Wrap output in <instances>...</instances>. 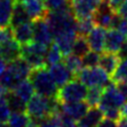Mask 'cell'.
Returning a JSON list of instances; mask_svg holds the SVG:
<instances>
[{
	"label": "cell",
	"instance_id": "cell-1",
	"mask_svg": "<svg viewBox=\"0 0 127 127\" xmlns=\"http://www.w3.org/2000/svg\"><path fill=\"white\" fill-rule=\"evenodd\" d=\"M59 107L60 102L57 98L42 96L39 94H34V96L26 102V112L32 119L38 122L56 112Z\"/></svg>",
	"mask_w": 127,
	"mask_h": 127
},
{
	"label": "cell",
	"instance_id": "cell-2",
	"mask_svg": "<svg viewBox=\"0 0 127 127\" xmlns=\"http://www.w3.org/2000/svg\"><path fill=\"white\" fill-rule=\"evenodd\" d=\"M32 69L33 68L26 62L25 59L19 57L14 61L7 63L6 69L0 76V82L6 88L13 90L20 81L29 78Z\"/></svg>",
	"mask_w": 127,
	"mask_h": 127
},
{
	"label": "cell",
	"instance_id": "cell-3",
	"mask_svg": "<svg viewBox=\"0 0 127 127\" xmlns=\"http://www.w3.org/2000/svg\"><path fill=\"white\" fill-rule=\"evenodd\" d=\"M29 79L34 86L36 94L51 98H57L59 90L58 85L54 81L49 70L46 69V66L32 69Z\"/></svg>",
	"mask_w": 127,
	"mask_h": 127
},
{
	"label": "cell",
	"instance_id": "cell-4",
	"mask_svg": "<svg viewBox=\"0 0 127 127\" xmlns=\"http://www.w3.org/2000/svg\"><path fill=\"white\" fill-rule=\"evenodd\" d=\"M87 86L76 78L70 80L58 90L57 99L60 103L84 101L87 95Z\"/></svg>",
	"mask_w": 127,
	"mask_h": 127
},
{
	"label": "cell",
	"instance_id": "cell-5",
	"mask_svg": "<svg viewBox=\"0 0 127 127\" xmlns=\"http://www.w3.org/2000/svg\"><path fill=\"white\" fill-rule=\"evenodd\" d=\"M126 101L127 100L121 93L117 83L111 81L106 87H104L98 106L103 112H105L109 109H121Z\"/></svg>",
	"mask_w": 127,
	"mask_h": 127
},
{
	"label": "cell",
	"instance_id": "cell-6",
	"mask_svg": "<svg viewBox=\"0 0 127 127\" xmlns=\"http://www.w3.org/2000/svg\"><path fill=\"white\" fill-rule=\"evenodd\" d=\"M76 78H78L87 87H93V86L106 87L111 82L109 75L101 66L100 67H97V66L83 67L78 72Z\"/></svg>",
	"mask_w": 127,
	"mask_h": 127
},
{
	"label": "cell",
	"instance_id": "cell-7",
	"mask_svg": "<svg viewBox=\"0 0 127 127\" xmlns=\"http://www.w3.org/2000/svg\"><path fill=\"white\" fill-rule=\"evenodd\" d=\"M93 18L96 25L104 29H117L122 17L108 4L106 0H103L93 15Z\"/></svg>",
	"mask_w": 127,
	"mask_h": 127
},
{
	"label": "cell",
	"instance_id": "cell-8",
	"mask_svg": "<svg viewBox=\"0 0 127 127\" xmlns=\"http://www.w3.org/2000/svg\"><path fill=\"white\" fill-rule=\"evenodd\" d=\"M103 0H69L70 8L77 19L93 17Z\"/></svg>",
	"mask_w": 127,
	"mask_h": 127
},
{
	"label": "cell",
	"instance_id": "cell-9",
	"mask_svg": "<svg viewBox=\"0 0 127 127\" xmlns=\"http://www.w3.org/2000/svg\"><path fill=\"white\" fill-rule=\"evenodd\" d=\"M33 28H34V40L33 41L47 45V46H49L53 43L54 33L45 18H40V19L34 20Z\"/></svg>",
	"mask_w": 127,
	"mask_h": 127
},
{
	"label": "cell",
	"instance_id": "cell-10",
	"mask_svg": "<svg viewBox=\"0 0 127 127\" xmlns=\"http://www.w3.org/2000/svg\"><path fill=\"white\" fill-rule=\"evenodd\" d=\"M48 70L51 72L54 81L58 85V87H62L63 85H65L70 80L75 79L76 77L68 67L64 64V62H58L56 64L48 66Z\"/></svg>",
	"mask_w": 127,
	"mask_h": 127
},
{
	"label": "cell",
	"instance_id": "cell-11",
	"mask_svg": "<svg viewBox=\"0 0 127 127\" xmlns=\"http://www.w3.org/2000/svg\"><path fill=\"white\" fill-rule=\"evenodd\" d=\"M105 36H106V29L99 25L95 26L89 32V34L86 36L90 49L98 53L104 52V48H105Z\"/></svg>",
	"mask_w": 127,
	"mask_h": 127
},
{
	"label": "cell",
	"instance_id": "cell-12",
	"mask_svg": "<svg viewBox=\"0 0 127 127\" xmlns=\"http://www.w3.org/2000/svg\"><path fill=\"white\" fill-rule=\"evenodd\" d=\"M0 56L6 63L14 61L15 59L21 57V44L15 38H11L2 42L0 45Z\"/></svg>",
	"mask_w": 127,
	"mask_h": 127
},
{
	"label": "cell",
	"instance_id": "cell-13",
	"mask_svg": "<svg viewBox=\"0 0 127 127\" xmlns=\"http://www.w3.org/2000/svg\"><path fill=\"white\" fill-rule=\"evenodd\" d=\"M126 37L121 33L119 30L116 29H108L106 31V36H105V52H110V53H117L120 51L121 46L125 42Z\"/></svg>",
	"mask_w": 127,
	"mask_h": 127
},
{
	"label": "cell",
	"instance_id": "cell-14",
	"mask_svg": "<svg viewBox=\"0 0 127 127\" xmlns=\"http://www.w3.org/2000/svg\"><path fill=\"white\" fill-rule=\"evenodd\" d=\"M90 106L87 103L83 101L79 102H71V103H60V109L71 117L72 119H75L76 121H79L81 118H83L86 112L88 111Z\"/></svg>",
	"mask_w": 127,
	"mask_h": 127
},
{
	"label": "cell",
	"instance_id": "cell-15",
	"mask_svg": "<svg viewBox=\"0 0 127 127\" xmlns=\"http://www.w3.org/2000/svg\"><path fill=\"white\" fill-rule=\"evenodd\" d=\"M32 21L44 18L48 10L42 0H20Z\"/></svg>",
	"mask_w": 127,
	"mask_h": 127
},
{
	"label": "cell",
	"instance_id": "cell-16",
	"mask_svg": "<svg viewBox=\"0 0 127 127\" xmlns=\"http://www.w3.org/2000/svg\"><path fill=\"white\" fill-rule=\"evenodd\" d=\"M13 35H14V38L21 45L32 42L34 40L33 21L24 22V23H21L13 28Z\"/></svg>",
	"mask_w": 127,
	"mask_h": 127
},
{
	"label": "cell",
	"instance_id": "cell-17",
	"mask_svg": "<svg viewBox=\"0 0 127 127\" xmlns=\"http://www.w3.org/2000/svg\"><path fill=\"white\" fill-rule=\"evenodd\" d=\"M77 36H78L77 32H65V33L58 34L54 37V42L58 45L64 57L71 54L72 45H74Z\"/></svg>",
	"mask_w": 127,
	"mask_h": 127
},
{
	"label": "cell",
	"instance_id": "cell-18",
	"mask_svg": "<svg viewBox=\"0 0 127 127\" xmlns=\"http://www.w3.org/2000/svg\"><path fill=\"white\" fill-rule=\"evenodd\" d=\"M104 113L100 108L90 107L86 115L81 118L77 123V127H97L98 124L103 120Z\"/></svg>",
	"mask_w": 127,
	"mask_h": 127
},
{
	"label": "cell",
	"instance_id": "cell-19",
	"mask_svg": "<svg viewBox=\"0 0 127 127\" xmlns=\"http://www.w3.org/2000/svg\"><path fill=\"white\" fill-rule=\"evenodd\" d=\"M120 60L121 59L118 56L117 53H110V52L104 51V53L100 57L99 65L109 76H112V74L116 71L118 65H119Z\"/></svg>",
	"mask_w": 127,
	"mask_h": 127
},
{
	"label": "cell",
	"instance_id": "cell-20",
	"mask_svg": "<svg viewBox=\"0 0 127 127\" xmlns=\"http://www.w3.org/2000/svg\"><path fill=\"white\" fill-rule=\"evenodd\" d=\"M15 0H0V29L11 25V19Z\"/></svg>",
	"mask_w": 127,
	"mask_h": 127
},
{
	"label": "cell",
	"instance_id": "cell-21",
	"mask_svg": "<svg viewBox=\"0 0 127 127\" xmlns=\"http://www.w3.org/2000/svg\"><path fill=\"white\" fill-rule=\"evenodd\" d=\"M32 21L31 18L25 11L23 4L21 3L20 0H15L14 8H13V14H12V19H11V28H15V26L19 25L24 22Z\"/></svg>",
	"mask_w": 127,
	"mask_h": 127
},
{
	"label": "cell",
	"instance_id": "cell-22",
	"mask_svg": "<svg viewBox=\"0 0 127 127\" xmlns=\"http://www.w3.org/2000/svg\"><path fill=\"white\" fill-rule=\"evenodd\" d=\"M14 92L18 97H20L24 102H28L29 100L34 96V93H35V88L33 84H32L31 80L29 79H25V80H22L18 83L14 89L12 90Z\"/></svg>",
	"mask_w": 127,
	"mask_h": 127
},
{
	"label": "cell",
	"instance_id": "cell-23",
	"mask_svg": "<svg viewBox=\"0 0 127 127\" xmlns=\"http://www.w3.org/2000/svg\"><path fill=\"white\" fill-rule=\"evenodd\" d=\"M31 117L26 111H13L7 121L10 127H25L30 123Z\"/></svg>",
	"mask_w": 127,
	"mask_h": 127
},
{
	"label": "cell",
	"instance_id": "cell-24",
	"mask_svg": "<svg viewBox=\"0 0 127 127\" xmlns=\"http://www.w3.org/2000/svg\"><path fill=\"white\" fill-rule=\"evenodd\" d=\"M64 58L62 52L60 51V48L58 47V45L54 42L48 46L47 53L45 55V64L47 66H51L53 64H56L58 62H61L62 59Z\"/></svg>",
	"mask_w": 127,
	"mask_h": 127
},
{
	"label": "cell",
	"instance_id": "cell-25",
	"mask_svg": "<svg viewBox=\"0 0 127 127\" xmlns=\"http://www.w3.org/2000/svg\"><path fill=\"white\" fill-rule=\"evenodd\" d=\"M63 62L75 76L78 75V72L84 67L82 63V58L75 55V54H69V55L65 56Z\"/></svg>",
	"mask_w": 127,
	"mask_h": 127
},
{
	"label": "cell",
	"instance_id": "cell-26",
	"mask_svg": "<svg viewBox=\"0 0 127 127\" xmlns=\"http://www.w3.org/2000/svg\"><path fill=\"white\" fill-rule=\"evenodd\" d=\"M89 44L87 42V39H86L85 36H80L78 35L77 38L72 45V49H71V54H75V55L79 56L82 58L86 53L89 52Z\"/></svg>",
	"mask_w": 127,
	"mask_h": 127
},
{
	"label": "cell",
	"instance_id": "cell-27",
	"mask_svg": "<svg viewBox=\"0 0 127 127\" xmlns=\"http://www.w3.org/2000/svg\"><path fill=\"white\" fill-rule=\"evenodd\" d=\"M6 100L12 111H26V102H24L20 97L10 90L6 95Z\"/></svg>",
	"mask_w": 127,
	"mask_h": 127
},
{
	"label": "cell",
	"instance_id": "cell-28",
	"mask_svg": "<svg viewBox=\"0 0 127 127\" xmlns=\"http://www.w3.org/2000/svg\"><path fill=\"white\" fill-rule=\"evenodd\" d=\"M104 87H100V86H93L87 90V95H86L85 101L90 107H96L99 105L100 100H101L102 94H103Z\"/></svg>",
	"mask_w": 127,
	"mask_h": 127
},
{
	"label": "cell",
	"instance_id": "cell-29",
	"mask_svg": "<svg viewBox=\"0 0 127 127\" xmlns=\"http://www.w3.org/2000/svg\"><path fill=\"white\" fill-rule=\"evenodd\" d=\"M95 26H96V23H95L93 17L77 19V33L80 36H85L86 37Z\"/></svg>",
	"mask_w": 127,
	"mask_h": 127
},
{
	"label": "cell",
	"instance_id": "cell-30",
	"mask_svg": "<svg viewBox=\"0 0 127 127\" xmlns=\"http://www.w3.org/2000/svg\"><path fill=\"white\" fill-rule=\"evenodd\" d=\"M111 81L115 83H127V59H122L116 71L111 76Z\"/></svg>",
	"mask_w": 127,
	"mask_h": 127
},
{
	"label": "cell",
	"instance_id": "cell-31",
	"mask_svg": "<svg viewBox=\"0 0 127 127\" xmlns=\"http://www.w3.org/2000/svg\"><path fill=\"white\" fill-rule=\"evenodd\" d=\"M100 53L95 52V51H89L86 53L82 57V63L84 67H92V66H97L100 62Z\"/></svg>",
	"mask_w": 127,
	"mask_h": 127
},
{
	"label": "cell",
	"instance_id": "cell-32",
	"mask_svg": "<svg viewBox=\"0 0 127 127\" xmlns=\"http://www.w3.org/2000/svg\"><path fill=\"white\" fill-rule=\"evenodd\" d=\"M12 110L8 106L6 97H0V123H7Z\"/></svg>",
	"mask_w": 127,
	"mask_h": 127
},
{
	"label": "cell",
	"instance_id": "cell-33",
	"mask_svg": "<svg viewBox=\"0 0 127 127\" xmlns=\"http://www.w3.org/2000/svg\"><path fill=\"white\" fill-rule=\"evenodd\" d=\"M45 6L48 11H57L70 6L69 0H45Z\"/></svg>",
	"mask_w": 127,
	"mask_h": 127
},
{
	"label": "cell",
	"instance_id": "cell-34",
	"mask_svg": "<svg viewBox=\"0 0 127 127\" xmlns=\"http://www.w3.org/2000/svg\"><path fill=\"white\" fill-rule=\"evenodd\" d=\"M58 119H59V127H77L76 120L63 112L60 109V107H59L58 110Z\"/></svg>",
	"mask_w": 127,
	"mask_h": 127
},
{
	"label": "cell",
	"instance_id": "cell-35",
	"mask_svg": "<svg viewBox=\"0 0 127 127\" xmlns=\"http://www.w3.org/2000/svg\"><path fill=\"white\" fill-rule=\"evenodd\" d=\"M59 110V109H58ZM58 110L53 115L45 118V119L38 122L37 127H59V119H58Z\"/></svg>",
	"mask_w": 127,
	"mask_h": 127
},
{
	"label": "cell",
	"instance_id": "cell-36",
	"mask_svg": "<svg viewBox=\"0 0 127 127\" xmlns=\"http://www.w3.org/2000/svg\"><path fill=\"white\" fill-rule=\"evenodd\" d=\"M97 127H118V122L104 117L103 120L98 124Z\"/></svg>",
	"mask_w": 127,
	"mask_h": 127
},
{
	"label": "cell",
	"instance_id": "cell-37",
	"mask_svg": "<svg viewBox=\"0 0 127 127\" xmlns=\"http://www.w3.org/2000/svg\"><path fill=\"white\" fill-rule=\"evenodd\" d=\"M117 29L127 38V18H124V17L121 18V20L119 22V24H118Z\"/></svg>",
	"mask_w": 127,
	"mask_h": 127
},
{
	"label": "cell",
	"instance_id": "cell-38",
	"mask_svg": "<svg viewBox=\"0 0 127 127\" xmlns=\"http://www.w3.org/2000/svg\"><path fill=\"white\" fill-rule=\"evenodd\" d=\"M117 12L121 17L127 18V0H124V1L121 3V5L118 7Z\"/></svg>",
	"mask_w": 127,
	"mask_h": 127
},
{
	"label": "cell",
	"instance_id": "cell-39",
	"mask_svg": "<svg viewBox=\"0 0 127 127\" xmlns=\"http://www.w3.org/2000/svg\"><path fill=\"white\" fill-rule=\"evenodd\" d=\"M118 56L120 57V59H127V39L125 40V42L121 46L120 51L118 52Z\"/></svg>",
	"mask_w": 127,
	"mask_h": 127
},
{
	"label": "cell",
	"instance_id": "cell-40",
	"mask_svg": "<svg viewBox=\"0 0 127 127\" xmlns=\"http://www.w3.org/2000/svg\"><path fill=\"white\" fill-rule=\"evenodd\" d=\"M10 92V89L6 88L1 82H0V97H6V95Z\"/></svg>",
	"mask_w": 127,
	"mask_h": 127
},
{
	"label": "cell",
	"instance_id": "cell-41",
	"mask_svg": "<svg viewBox=\"0 0 127 127\" xmlns=\"http://www.w3.org/2000/svg\"><path fill=\"white\" fill-rule=\"evenodd\" d=\"M118 127H127V117H122L118 121Z\"/></svg>",
	"mask_w": 127,
	"mask_h": 127
},
{
	"label": "cell",
	"instance_id": "cell-42",
	"mask_svg": "<svg viewBox=\"0 0 127 127\" xmlns=\"http://www.w3.org/2000/svg\"><path fill=\"white\" fill-rule=\"evenodd\" d=\"M37 126H38V121L37 120H34V119H32V118H31L30 123L26 125L25 127H37Z\"/></svg>",
	"mask_w": 127,
	"mask_h": 127
},
{
	"label": "cell",
	"instance_id": "cell-43",
	"mask_svg": "<svg viewBox=\"0 0 127 127\" xmlns=\"http://www.w3.org/2000/svg\"><path fill=\"white\" fill-rule=\"evenodd\" d=\"M121 112H122V117H127V102H125L123 107L121 108Z\"/></svg>",
	"mask_w": 127,
	"mask_h": 127
},
{
	"label": "cell",
	"instance_id": "cell-44",
	"mask_svg": "<svg viewBox=\"0 0 127 127\" xmlns=\"http://www.w3.org/2000/svg\"><path fill=\"white\" fill-rule=\"evenodd\" d=\"M42 1H45V0H42Z\"/></svg>",
	"mask_w": 127,
	"mask_h": 127
}]
</instances>
